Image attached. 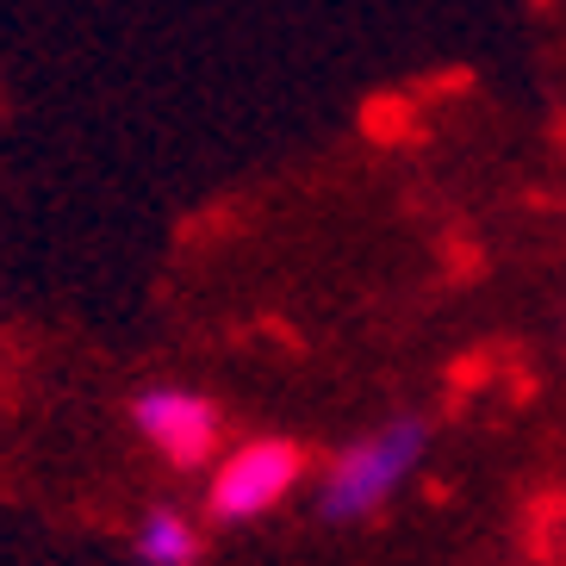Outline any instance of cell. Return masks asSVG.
<instances>
[{
    "mask_svg": "<svg viewBox=\"0 0 566 566\" xmlns=\"http://www.w3.org/2000/svg\"><path fill=\"white\" fill-rule=\"evenodd\" d=\"M423 449H430V423L423 417H392L374 436L349 442L324 467V480H317V516L324 523H361V516H374L417 473Z\"/></svg>",
    "mask_w": 566,
    "mask_h": 566,
    "instance_id": "6da1fadb",
    "label": "cell"
},
{
    "mask_svg": "<svg viewBox=\"0 0 566 566\" xmlns=\"http://www.w3.org/2000/svg\"><path fill=\"white\" fill-rule=\"evenodd\" d=\"M305 480V454L281 436H255V442H237L231 454L212 461V480H206V516L212 523H255V516L281 511L293 499V485Z\"/></svg>",
    "mask_w": 566,
    "mask_h": 566,
    "instance_id": "7a4b0ae2",
    "label": "cell"
},
{
    "mask_svg": "<svg viewBox=\"0 0 566 566\" xmlns=\"http://www.w3.org/2000/svg\"><path fill=\"white\" fill-rule=\"evenodd\" d=\"M132 430L175 473H206L218 461V442H224V417L193 386H144L132 399Z\"/></svg>",
    "mask_w": 566,
    "mask_h": 566,
    "instance_id": "3957f363",
    "label": "cell"
},
{
    "mask_svg": "<svg viewBox=\"0 0 566 566\" xmlns=\"http://www.w3.org/2000/svg\"><path fill=\"white\" fill-rule=\"evenodd\" d=\"M137 566H200V523L175 504H150L132 535Z\"/></svg>",
    "mask_w": 566,
    "mask_h": 566,
    "instance_id": "277c9868",
    "label": "cell"
}]
</instances>
